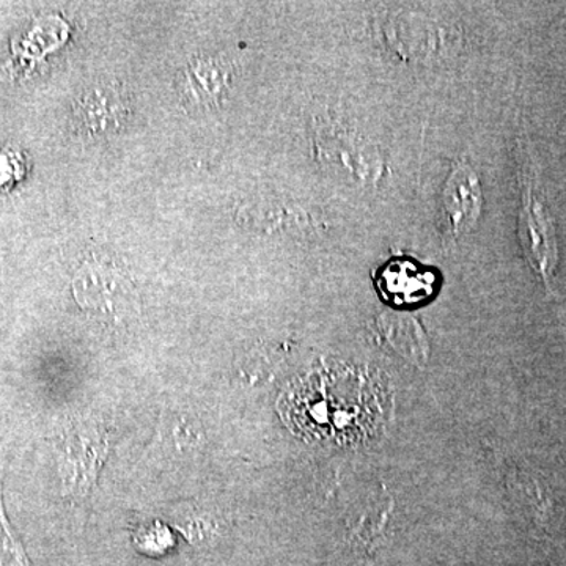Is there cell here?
Here are the masks:
<instances>
[{
    "label": "cell",
    "instance_id": "obj_4",
    "mask_svg": "<svg viewBox=\"0 0 566 566\" xmlns=\"http://www.w3.org/2000/svg\"><path fill=\"white\" fill-rule=\"evenodd\" d=\"M376 289L395 305L419 304L433 296L436 275L411 260H392L376 275Z\"/></svg>",
    "mask_w": 566,
    "mask_h": 566
},
{
    "label": "cell",
    "instance_id": "obj_1",
    "mask_svg": "<svg viewBox=\"0 0 566 566\" xmlns=\"http://www.w3.org/2000/svg\"><path fill=\"white\" fill-rule=\"evenodd\" d=\"M109 439L98 420L84 417L63 427L57 441L63 495L81 499L91 493L109 455Z\"/></svg>",
    "mask_w": 566,
    "mask_h": 566
},
{
    "label": "cell",
    "instance_id": "obj_5",
    "mask_svg": "<svg viewBox=\"0 0 566 566\" xmlns=\"http://www.w3.org/2000/svg\"><path fill=\"white\" fill-rule=\"evenodd\" d=\"M442 207L450 233L468 232L482 210L479 178L468 164H458L442 192Z\"/></svg>",
    "mask_w": 566,
    "mask_h": 566
},
{
    "label": "cell",
    "instance_id": "obj_7",
    "mask_svg": "<svg viewBox=\"0 0 566 566\" xmlns=\"http://www.w3.org/2000/svg\"><path fill=\"white\" fill-rule=\"evenodd\" d=\"M22 175V159L18 153H0V186L17 181Z\"/></svg>",
    "mask_w": 566,
    "mask_h": 566
},
{
    "label": "cell",
    "instance_id": "obj_2",
    "mask_svg": "<svg viewBox=\"0 0 566 566\" xmlns=\"http://www.w3.org/2000/svg\"><path fill=\"white\" fill-rule=\"evenodd\" d=\"M520 237L528 263L546 285L558 262L556 227L545 202L536 191L531 175L524 182V203L520 216Z\"/></svg>",
    "mask_w": 566,
    "mask_h": 566
},
{
    "label": "cell",
    "instance_id": "obj_3",
    "mask_svg": "<svg viewBox=\"0 0 566 566\" xmlns=\"http://www.w3.org/2000/svg\"><path fill=\"white\" fill-rule=\"evenodd\" d=\"M73 294L85 311L102 315L125 314L134 301L133 282L107 264H85L73 281Z\"/></svg>",
    "mask_w": 566,
    "mask_h": 566
},
{
    "label": "cell",
    "instance_id": "obj_6",
    "mask_svg": "<svg viewBox=\"0 0 566 566\" xmlns=\"http://www.w3.org/2000/svg\"><path fill=\"white\" fill-rule=\"evenodd\" d=\"M0 562L11 566H31L24 547L11 532L2 502V482H0Z\"/></svg>",
    "mask_w": 566,
    "mask_h": 566
}]
</instances>
